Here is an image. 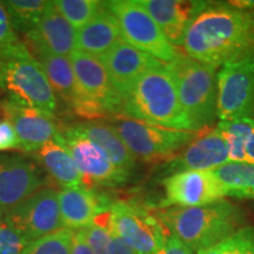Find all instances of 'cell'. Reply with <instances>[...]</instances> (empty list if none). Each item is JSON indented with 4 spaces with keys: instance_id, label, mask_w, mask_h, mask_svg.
Returning <instances> with one entry per match:
<instances>
[{
    "instance_id": "cell-1",
    "label": "cell",
    "mask_w": 254,
    "mask_h": 254,
    "mask_svg": "<svg viewBox=\"0 0 254 254\" xmlns=\"http://www.w3.org/2000/svg\"><path fill=\"white\" fill-rule=\"evenodd\" d=\"M182 47L190 58L220 68L254 47V11L207 4L187 26Z\"/></svg>"
},
{
    "instance_id": "cell-2",
    "label": "cell",
    "mask_w": 254,
    "mask_h": 254,
    "mask_svg": "<svg viewBox=\"0 0 254 254\" xmlns=\"http://www.w3.org/2000/svg\"><path fill=\"white\" fill-rule=\"evenodd\" d=\"M158 219L193 253L208 250L246 226V214L226 199L198 207H170Z\"/></svg>"
},
{
    "instance_id": "cell-3",
    "label": "cell",
    "mask_w": 254,
    "mask_h": 254,
    "mask_svg": "<svg viewBox=\"0 0 254 254\" xmlns=\"http://www.w3.org/2000/svg\"><path fill=\"white\" fill-rule=\"evenodd\" d=\"M122 114L151 125L192 131L166 64L152 68L133 85L123 100Z\"/></svg>"
},
{
    "instance_id": "cell-4",
    "label": "cell",
    "mask_w": 254,
    "mask_h": 254,
    "mask_svg": "<svg viewBox=\"0 0 254 254\" xmlns=\"http://www.w3.org/2000/svg\"><path fill=\"white\" fill-rule=\"evenodd\" d=\"M0 88L7 99L53 117L58 98L45 71L21 41L0 56Z\"/></svg>"
},
{
    "instance_id": "cell-5",
    "label": "cell",
    "mask_w": 254,
    "mask_h": 254,
    "mask_svg": "<svg viewBox=\"0 0 254 254\" xmlns=\"http://www.w3.org/2000/svg\"><path fill=\"white\" fill-rule=\"evenodd\" d=\"M166 66L174 79L190 129L198 132L211 126L218 118L215 69L182 52Z\"/></svg>"
},
{
    "instance_id": "cell-6",
    "label": "cell",
    "mask_w": 254,
    "mask_h": 254,
    "mask_svg": "<svg viewBox=\"0 0 254 254\" xmlns=\"http://www.w3.org/2000/svg\"><path fill=\"white\" fill-rule=\"evenodd\" d=\"M105 6L118 20L123 39L129 45L170 64L180 55L148 14L140 0H112Z\"/></svg>"
},
{
    "instance_id": "cell-7",
    "label": "cell",
    "mask_w": 254,
    "mask_h": 254,
    "mask_svg": "<svg viewBox=\"0 0 254 254\" xmlns=\"http://www.w3.org/2000/svg\"><path fill=\"white\" fill-rule=\"evenodd\" d=\"M135 159L154 161L170 158L198 136V132L151 125L128 117L110 123Z\"/></svg>"
},
{
    "instance_id": "cell-8",
    "label": "cell",
    "mask_w": 254,
    "mask_h": 254,
    "mask_svg": "<svg viewBox=\"0 0 254 254\" xmlns=\"http://www.w3.org/2000/svg\"><path fill=\"white\" fill-rule=\"evenodd\" d=\"M217 90L219 122L254 116V47L219 68Z\"/></svg>"
},
{
    "instance_id": "cell-9",
    "label": "cell",
    "mask_w": 254,
    "mask_h": 254,
    "mask_svg": "<svg viewBox=\"0 0 254 254\" xmlns=\"http://www.w3.org/2000/svg\"><path fill=\"white\" fill-rule=\"evenodd\" d=\"M68 59L84 99L81 117L97 118L122 113V97L114 90L109 73L99 58L74 51Z\"/></svg>"
},
{
    "instance_id": "cell-10",
    "label": "cell",
    "mask_w": 254,
    "mask_h": 254,
    "mask_svg": "<svg viewBox=\"0 0 254 254\" xmlns=\"http://www.w3.org/2000/svg\"><path fill=\"white\" fill-rule=\"evenodd\" d=\"M109 226L135 254H157L168 234L159 219L124 201L111 206Z\"/></svg>"
},
{
    "instance_id": "cell-11",
    "label": "cell",
    "mask_w": 254,
    "mask_h": 254,
    "mask_svg": "<svg viewBox=\"0 0 254 254\" xmlns=\"http://www.w3.org/2000/svg\"><path fill=\"white\" fill-rule=\"evenodd\" d=\"M58 193L55 189L37 190L23 202L8 209L4 219L31 243L63 230L65 227L60 215Z\"/></svg>"
},
{
    "instance_id": "cell-12",
    "label": "cell",
    "mask_w": 254,
    "mask_h": 254,
    "mask_svg": "<svg viewBox=\"0 0 254 254\" xmlns=\"http://www.w3.org/2000/svg\"><path fill=\"white\" fill-rule=\"evenodd\" d=\"M160 207H198L226 196L212 171H186L165 177Z\"/></svg>"
},
{
    "instance_id": "cell-13",
    "label": "cell",
    "mask_w": 254,
    "mask_h": 254,
    "mask_svg": "<svg viewBox=\"0 0 254 254\" xmlns=\"http://www.w3.org/2000/svg\"><path fill=\"white\" fill-rule=\"evenodd\" d=\"M63 138L85 182L119 186L131 179V174L117 167L100 146L73 127L66 129Z\"/></svg>"
},
{
    "instance_id": "cell-14",
    "label": "cell",
    "mask_w": 254,
    "mask_h": 254,
    "mask_svg": "<svg viewBox=\"0 0 254 254\" xmlns=\"http://www.w3.org/2000/svg\"><path fill=\"white\" fill-rule=\"evenodd\" d=\"M98 58L103 63L114 90L123 100L145 73L164 64L127 44L125 40L119 41L116 46Z\"/></svg>"
},
{
    "instance_id": "cell-15",
    "label": "cell",
    "mask_w": 254,
    "mask_h": 254,
    "mask_svg": "<svg viewBox=\"0 0 254 254\" xmlns=\"http://www.w3.org/2000/svg\"><path fill=\"white\" fill-rule=\"evenodd\" d=\"M40 170L18 155H0V207L8 211L40 190Z\"/></svg>"
},
{
    "instance_id": "cell-16",
    "label": "cell",
    "mask_w": 254,
    "mask_h": 254,
    "mask_svg": "<svg viewBox=\"0 0 254 254\" xmlns=\"http://www.w3.org/2000/svg\"><path fill=\"white\" fill-rule=\"evenodd\" d=\"M4 117L13 126L20 140L21 150L25 152H36L46 142L55 140L62 134L53 123L52 117L24 106L11 99L0 101Z\"/></svg>"
},
{
    "instance_id": "cell-17",
    "label": "cell",
    "mask_w": 254,
    "mask_h": 254,
    "mask_svg": "<svg viewBox=\"0 0 254 254\" xmlns=\"http://www.w3.org/2000/svg\"><path fill=\"white\" fill-rule=\"evenodd\" d=\"M230 161L226 142L215 127L196 136L182 153L171 159L165 166V172L171 176L186 171H212Z\"/></svg>"
},
{
    "instance_id": "cell-18",
    "label": "cell",
    "mask_w": 254,
    "mask_h": 254,
    "mask_svg": "<svg viewBox=\"0 0 254 254\" xmlns=\"http://www.w3.org/2000/svg\"><path fill=\"white\" fill-rule=\"evenodd\" d=\"M24 38L26 47H40L55 55L67 57L75 51L77 30L60 14L55 2L50 1L39 23Z\"/></svg>"
},
{
    "instance_id": "cell-19",
    "label": "cell",
    "mask_w": 254,
    "mask_h": 254,
    "mask_svg": "<svg viewBox=\"0 0 254 254\" xmlns=\"http://www.w3.org/2000/svg\"><path fill=\"white\" fill-rule=\"evenodd\" d=\"M58 198L64 227L72 231L90 227L112 206L104 196L82 186L64 189L58 193Z\"/></svg>"
},
{
    "instance_id": "cell-20",
    "label": "cell",
    "mask_w": 254,
    "mask_h": 254,
    "mask_svg": "<svg viewBox=\"0 0 254 254\" xmlns=\"http://www.w3.org/2000/svg\"><path fill=\"white\" fill-rule=\"evenodd\" d=\"M140 2L177 49L183 46L184 34L192 19L208 4L183 0H140Z\"/></svg>"
},
{
    "instance_id": "cell-21",
    "label": "cell",
    "mask_w": 254,
    "mask_h": 254,
    "mask_svg": "<svg viewBox=\"0 0 254 254\" xmlns=\"http://www.w3.org/2000/svg\"><path fill=\"white\" fill-rule=\"evenodd\" d=\"M27 50L44 68L56 95L62 98L75 113L81 116L84 111V99L67 57L55 55L40 47H27Z\"/></svg>"
},
{
    "instance_id": "cell-22",
    "label": "cell",
    "mask_w": 254,
    "mask_h": 254,
    "mask_svg": "<svg viewBox=\"0 0 254 254\" xmlns=\"http://www.w3.org/2000/svg\"><path fill=\"white\" fill-rule=\"evenodd\" d=\"M124 40L122 30L117 18L103 7L93 19L77 30V45L75 51L93 57H100Z\"/></svg>"
},
{
    "instance_id": "cell-23",
    "label": "cell",
    "mask_w": 254,
    "mask_h": 254,
    "mask_svg": "<svg viewBox=\"0 0 254 254\" xmlns=\"http://www.w3.org/2000/svg\"><path fill=\"white\" fill-rule=\"evenodd\" d=\"M34 153L46 172L64 189H73L82 185V176L66 147L63 134L55 140L46 142Z\"/></svg>"
},
{
    "instance_id": "cell-24",
    "label": "cell",
    "mask_w": 254,
    "mask_h": 254,
    "mask_svg": "<svg viewBox=\"0 0 254 254\" xmlns=\"http://www.w3.org/2000/svg\"><path fill=\"white\" fill-rule=\"evenodd\" d=\"M72 127L100 146L117 167L132 174L136 166V159L111 124L90 120L74 124Z\"/></svg>"
},
{
    "instance_id": "cell-25",
    "label": "cell",
    "mask_w": 254,
    "mask_h": 254,
    "mask_svg": "<svg viewBox=\"0 0 254 254\" xmlns=\"http://www.w3.org/2000/svg\"><path fill=\"white\" fill-rule=\"evenodd\" d=\"M226 196L254 199V163L230 161L212 170Z\"/></svg>"
},
{
    "instance_id": "cell-26",
    "label": "cell",
    "mask_w": 254,
    "mask_h": 254,
    "mask_svg": "<svg viewBox=\"0 0 254 254\" xmlns=\"http://www.w3.org/2000/svg\"><path fill=\"white\" fill-rule=\"evenodd\" d=\"M226 142L231 161H246L247 145L254 133V116L224 120L217 125Z\"/></svg>"
},
{
    "instance_id": "cell-27",
    "label": "cell",
    "mask_w": 254,
    "mask_h": 254,
    "mask_svg": "<svg viewBox=\"0 0 254 254\" xmlns=\"http://www.w3.org/2000/svg\"><path fill=\"white\" fill-rule=\"evenodd\" d=\"M15 32L23 36L31 32L39 23L50 1L45 0H8L1 1Z\"/></svg>"
},
{
    "instance_id": "cell-28",
    "label": "cell",
    "mask_w": 254,
    "mask_h": 254,
    "mask_svg": "<svg viewBox=\"0 0 254 254\" xmlns=\"http://www.w3.org/2000/svg\"><path fill=\"white\" fill-rule=\"evenodd\" d=\"M56 7L75 30L86 25L103 7V1L97 0H57Z\"/></svg>"
},
{
    "instance_id": "cell-29",
    "label": "cell",
    "mask_w": 254,
    "mask_h": 254,
    "mask_svg": "<svg viewBox=\"0 0 254 254\" xmlns=\"http://www.w3.org/2000/svg\"><path fill=\"white\" fill-rule=\"evenodd\" d=\"M196 254H254V226L246 225L218 245Z\"/></svg>"
},
{
    "instance_id": "cell-30",
    "label": "cell",
    "mask_w": 254,
    "mask_h": 254,
    "mask_svg": "<svg viewBox=\"0 0 254 254\" xmlns=\"http://www.w3.org/2000/svg\"><path fill=\"white\" fill-rule=\"evenodd\" d=\"M74 232L63 228L32 241L25 254H71Z\"/></svg>"
},
{
    "instance_id": "cell-31",
    "label": "cell",
    "mask_w": 254,
    "mask_h": 254,
    "mask_svg": "<svg viewBox=\"0 0 254 254\" xmlns=\"http://www.w3.org/2000/svg\"><path fill=\"white\" fill-rule=\"evenodd\" d=\"M82 232L93 254H116L113 233L109 226V212L105 224L94 221Z\"/></svg>"
},
{
    "instance_id": "cell-32",
    "label": "cell",
    "mask_w": 254,
    "mask_h": 254,
    "mask_svg": "<svg viewBox=\"0 0 254 254\" xmlns=\"http://www.w3.org/2000/svg\"><path fill=\"white\" fill-rule=\"evenodd\" d=\"M31 241L5 220L0 224V254H25Z\"/></svg>"
},
{
    "instance_id": "cell-33",
    "label": "cell",
    "mask_w": 254,
    "mask_h": 254,
    "mask_svg": "<svg viewBox=\"0 0 254 254\" xmlns=\"http://www.w3.org/2000/svg\"><path fill=\"white\" fill-rule=\"evenodd\" d=\"M20 43L21 40L19 39L17 32L12 26L7 12L0 1V56H2Z\"/></svg>"
},
{
    "instance_id": "cell-34",
    "label": "cell",
    "mask_w": 254,
    "mask_h": 254,
    "mask_svg": "<svg viewBox=\"0 0 254 254\" xmlns=\"http://www.w3.org/2000/svg\"><path fill=\"white\" fill-rule=\"evenodd\" d=\"M15 148H21L17 133L11 123H8L6 119L1 120L0 122V151L15 150Z\"/></svg>"
},
{
    "instance_id": "cell-35",
    "label": "cell",
    "mask_w": 254,
    "mask_h": 254,
    "mask_svg": "<svg viewBox=\"0 0 254 254\" xmlns=\"http://www.w3.org/2000/svg\"><path fill=\"white\" fill-rule=\"evenodd\" d=\"M157 254H194L183 241L168 233Z\"/></svg>"
},
{
    "instance_id": "cell-36",
    "label": "cell",
    "mask_w": 254,
    "mask_h": 254,
    "mask_svg": "<svg viewBox=\"0 0 254 254\" xmlns=\"http://www.w3.org/2000/svg\"><path fill=\"white\" fill-rule=\"evenodd\" d=\"M71 254H93L82 230L75 232L73 237Z\"/></svg>"
},
{
    "instance_id": "cell-37",
    "label": "cell",
    "mask_w": 254,
    "mask_h": 254,
    "mask_svg": "<svg viewBox=\"0 0 254 254\" xmlns=\"http://www.w3.org/2000/svg\"><path fill=\"white\" fill-rule=\"evenodd\" d=\"M113 239H114V247H116V254H135L122 239H120L118 236H117L116 233H113Z\"/></svg>"
},
{
    "instance_id": "cell-38",
    "label": "cell",
    "mask_w": 254,
    "mask_h": 254,
    "mask_svg": "<svg viewBox=\"0 0 254 254\" xmlns=\"http://www.w3.org/2000/svg\"><path fill=\"white\" fill-rule=\"evenodd\" d=\"M246 161H252V163H254V133L252 138H251L249 145H247Z\"/></svg>"
},
{
    "instance_id": "cell-39",
    "label": "cell",
    "mask_w": 254,
    "mask_h": 254,
    "mask_svg": "<svg viewBox=\"0 0 254 254\" xmlns=\"http://www.w3.org/2000/svg\"><path fill=\"white\" fill-rule=\"evenodd\" d=\"M233 6L239 8L244 9H250V11H254V1H251V0H244V1H234L232 2Z\"/></svg>"
},
{
    "instance_id": "cell-40",
    "label": "cell",
    "mask_w": 254,
    "mask_h": 254,
    "mask_svg": "<svg viewBox=\"0 0 254 254\" xmlns=\"http://www.w3.org/2000/svg\"><path fill=\"white\" fill-rule=\"evenodd\" d=\"M4 218H5V211L1 207H0V224L4 221Z\"/></svg>"
}]
</instances>
